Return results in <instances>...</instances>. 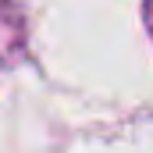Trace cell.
<instances>
[{
  "instance_id": "1",
  "label": "cell",
  "mask_w": 153,
  "mask_h": 153,
  "mask_svg": "<svg viewBox=\"0 0 153 153\" xmlns=\"http://www.w3.org/2000/svg\"><path fill=\"white\" fill-rule=\"evenodd\" d=\"M150 22H153V4H150Z\"/></svg>"
}]
</instances>
